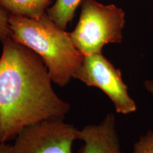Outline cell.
Returning <instances> with one entry per match:
<instances>
[{"label":"cell","mask_w":153,"mask_h":153,"mask_svg":"<svg viewBox=\"0 0 153 153\" xmlns=\"http://www.w3.org/2000/svg\"><path fill=\"white\" fill-rule=\"evenodd\" d=\"M0 57V143L16 139L28 126L64 120L70 105L58 96L41 58L12 38Z\"/></svg>","instance_id":"6da1fadb"},{"label":"cell","mask_w":153,"mask_h":153,"mask_svg":"<svg viewBox=\"0 0 153 153\" xmlns=\"http://www.w3.org/2000/svg\"><path fill=\"white\" fill-rule=\"evenodd\" d=\"M82 0H56L54 4L47 10L52 20L62 29L66 30L68 25L75 15L76 9Z\"/></svg>","instance_id":"ba28073f"},{"label":"cell","mask_w":153,"mask_h":153,"mask_svg":"<svg viewBox=\"0 0 153 153\" xmlns=\"http://www.w3.org/2000/svg\"><path fill=\"white\" fill-rule=\"evenodd\" d=\"M74 78L102 91L112 101L118 114L126 115L137 111V105L129 94L121 71L102 53L85 55Z\"/></svg>","instance_id":"277c9868"},{"label":"cell","mask_w":153,"mask_h":153,"mask_svg":"<svg viewBox=\"0 0 153 153\" xmlns=\"http://www.w3.org/2000/svg\"><path fill=\"white\" fill-rule=\"evenodd\" d=\"M116 126V117L111 113L99 124L79 130L78 140L85 144L78 153H122Z\"/></svg>","instance_id":"8992f818"},{"label":"cell","mask_w":153,"mask_h":153,"mask_svg":"<svg viewBox=\"0 0 153 153\" xmlns=\"http://www.w3.org/2000/svg\"><path fill=\"white\" fill-rule=\"evenodd\" d=\"M144 87L149 93L153 95V79L145 80Z\"/></svg>","instance_id":"7c38bea8"},{"label":"cell","mask_w":153,"mask_h":153,"mask_svg":"<svg viewBox=\"0 0 153 153\" xmlns=\"http://www.w3.org/2000/svg\"><path fill=\"white\" fill-rule=\"evenodd\" d=\"M133 153H153V131L149 130L133 145Z\"/></svg>","instance_id":"9c48e42d"},{"label":"cell","mask_w":153,"mask_h":153,"mask_svg":"<svg viewBox=\"0 0 153 153\" xmlns=\"http://www.w3.org/2000/svg\"><path fill=\"white\" fill-rule=\"evenodd\" d=\"M0 153H12V145L0 143Z\"/></svg>","instance_id":"8fae6325"},{"label":"cell","mask_w":153,"mask_h":153,"mask_svg":"<svg viewBox=\"0 0 153 153\" xmlns=\"http://www.w3.org/2000/svg\"><path fill=\"white\" fill-rule=\"evenodd\" d=\"M79 22L70 34L75 47L84 55L102 53L104 45L123 41L126 13L114 4L82 0Z\"/></svg>","instance_id":"3957f363"},{"label":"cell","mask_w":153,"mask_h":153,"mask_svg":"<svg viewBox=\"0 0 153 153\" xmlns=\"http://www.w3.org/2000/svg\"><path fill=\"white\" fill-rule=\"evenodd\" d=\"M52 0H0V7L10 15L38 19L46 13Z\"/></svg>","instance_id":"52a82bcc"},{"label":"cell","mask_w":153,"mask_h":153,"mask_svg":"<svg viewBox=\"0 0 153 153\" xmlns=\"http://www.w3.org/2000/svg\"><path fill=\"white\" fill-rule=\"evenodd\" d=\"M9 16L8 11L0 7V41L4 43L11 38V30L9 25Z\"/></svg>","instance_id":"30bf717a"},{"label":"cell","mask_w":153,"mask_h":153,"mask_svg":"<svg viewBox=\"0 0 153 153\" xmlns=\"http://www.w3.org/2000/svg\"><path fill=\"white\" fill-rule=\"evenodd\" d=\"M79 130L62 119L47 120L25 128L15 139L12 153H72Z\"/></svg>","instance_id":"5b68a950"},{"label":"cell","mask_w":153,"mask_h":153,"mask_svg":"<svg viewBox=\"0 0 153 153\" xmlns=\"http://www.w3.org/2000/svg\"><path fill=\"white\" fill-rule=\"evenodd\" d=\"M11 38L34 51L45 65L53 82L66 86L83 60L70 33L61 28L47 12L38 19L10 15Z\"/></svg>","instance_id":"7a4b0ae2"}]
</instances>
